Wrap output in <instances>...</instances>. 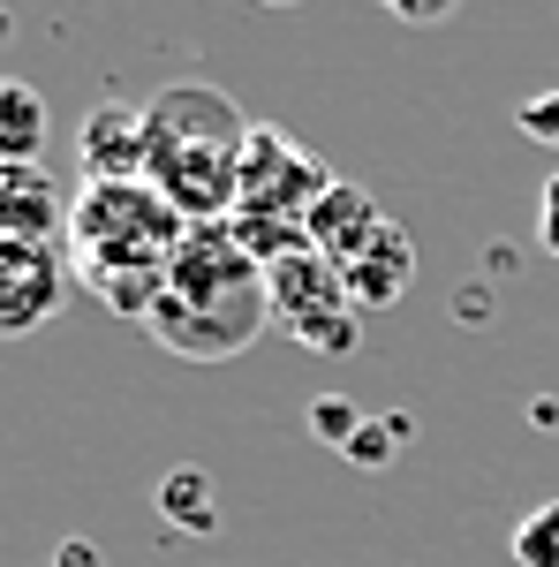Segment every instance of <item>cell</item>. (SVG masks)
<instances>
[{
    "mask_svg": "<svg viewBox=\"0 0 559 567\" xmlns=\"http://www.w3.org/2000/svg\"><path fill=\"white\" fill-rule=\"evenodd\" d=\"M152 122V189L167 197L189 227L235 213L242 189V144H250V114L235 106V91L219 84H167L144 99Z\"/></svg>",
    "mask_w": 559,
    "mask_h": 567,
    "instance_id": "cell-1",
    "label": "cell"
},
{
    "mask_svg": "<svg viewBox=\"0 0 559 567\" xmlns=\"http://www.w3.org/2000/svg\"><path fill=\"white\" fill-rule=\"evenodd\" d=\"M189 219L174 213L152 182H84L69 213V265L76 280L99 272H167Z\"/></svg>",
    "mask_w": 559,
    "mask_h": 567,
    "instance_id": "cell-2",
    "label": "cell"
},
{
    "mask_svg": "<svg viewBox=\"0 0 559 567\" xmlns=\"http://www.w3.org/2000/svg\"><path fill=\"white\" fill-rule=\"evenodd\" d=\"M265 296H272V326L310 355H355L363 349V310L348 296L341 265L318 258V250H296L265 272Z\"/></svg>",
    "mask_w": 559,
    "mask_h": 567,
    "instance_id": "cell-3",
    "label": "cell"
},
{
    "mask_svg": "<svg viewBox=\"0 0 559 567\" xmlns=\"http://www.w3.org/2000/svg\"><path fill=\"white\" fill-rule=\"evenodd\" d=\"M333 167L302 144V136L272 130V122H250V144H242V189H235V213H265V219H310V205L333 189Z\"/></svg>",
    "mask_w": 559,
    "mask_h": 567,
    "instance_id": "cell-4",
    "label": "cell"
},
{
    "mask_svg": "<svg viewBox=\"0 0 559 567\" xmlns=\"http://www.w3.org/2000/svg\"><path fill=\"white\" fill-rule=\"evenodd\" d=\"M144 326H152V341H159L167 355H189V363H227V355H242L265 326H272V296H265V288L219 296V303H174V296H159Z\"/></svg>",
    "mask_w": 559,
    "mask_h": 567,
    "instance_id": "cell-5",
    "label": "cell"
},
{
    "mask_svg": "<svg viewBox=\"0 0 559 567\" xmlns=\"http://www.w3.org/2000/svg\"><path fill=\"white\" fill-rule=\"evenodd\" d=\"M69 272L76 265L61 258V243H15V235H0V341L39 333L45 318L69 303Z\"/></svg>",
    "mask_w": 559,
    "mask_h": 567,
    "instance_id": "cell-6",
    "label": "cell"
},
{
    "mask_svg": "<svg viewBox=\"0 0 559 567\" xmlns=\"http://www.w3.org/2000/svg\"><path fill=\"white\" fill-rule=\"evenodd\" d=\"M242 288H265V265L235 243L227 219H205L182 235V250L167 265V296L174 303H219V296H242Z\"/></svg>",
    "mask_w": 559,
    "mask_h": 567,
    "instance_id": "cell-7",
    "label": "cell"
},
{
    "mask_svg": "<svg viewBox=\"0 0 559 567\" xmlns=\"http://www.w3.org/2000/svg\"><path fill=\"white\" fill-rule=\"evenodd\" d=\"M76 152H84V182H152V122L144 106H91L84 130H76Z\"/></svg>",
    "mask_w": 559,
    "mask_h": 567,
    "instance_id": "cell-8",
    "label": "cell"
},
{
    "mask_svg": "<svg viewBox=\"0 0 559 567\" xmlns=\"http://www.w3.org/2000/svg\"><path fill=\"white\" fill-rule=\"evenodd\" d=\"M69 189L53 182L45 159H23V167H0V235L15 243H61L69 235Z\"/></svg>",
    "mask_w": 559,
    "mask_h": 567,
    "instance_id": "cell-9",
    "label": "cell"
},
{
    "mask_svg": "<svg viewBox=\"0 0 559 567\" xmlns=\"http://www.w3.org/2000/svg\"><path fill=\"white\" fill-rule=\"evenodd\" d=\"M341 280H348V296H355L363 318H371V310H393L408 288H416V243H408V227L386 219V227H379V235L341 265Z\"/></svg>",
    "mask_w": 559,
    "mask_h": 567,
    "instance_id": "cell-10",
    "label": "cell"
},
{
    "mask_svg": "<svg viewBox=\"0 0 559 567\" xmlns=\"http://www.w3.org/2000/svg\"><path fill=\"white\" fill-rule=\"evenodd\" d=\"M379 227H386L379 197H371V189H355V182H333V189L310 205V219H302L310 250H318V258H333V265H348L371 235H379Z\"/></svg>",
    "mask_w": 559,
    "mask_h": 567,
    "instance_id": "cell-11",
    "label": "cell"
},
{
    "mask_svg": "<svg viewBox=\"0 0 559 567\" xmlns=\"http://www.w3.org/2000/svg\"><path fill=\"white\" fill-rule=\"evenodd\" d=\"M45 130H53L45 99L23 84V76H0V167L39 159V152H45Z\"/></svg>",
    "mask_w": 559,
    "mask_h": 567,
    "instance_id": "cell-12",
    "label": "cell"
},
{
    "mask_svg": "<svg viewBox=\"0 0 559 567\" xmlns=\"http://www.w3.org/2000/svg\"><path fill=\"white\" fill-rule=\"evenodd\" d=\"M152 499H159V515H167V523L182 529V537H213V529H219V492H213V477H205L197 462L167 470Z\"/></svg>",
    "mask_w": 559,
    "mask_h": 567,
    "instance_id": "cell-13",
    "label": "cell"
},
{
    "mask_svg": "<svg viewBox=\"0 0 559 567\" xmlns=\"http://www.w3.org/2000/svg\"><path fill=\"white\" fill-rule=\"evenodd\" d=\"M507 553H515V567H559V499L529 507V515L507 529Z\"/></svg>",
    "mask_w": 559,
    "mask_h": 567,
    "instance_id": "cell-14",
    "label": "cell"
},
{
    "mask_svg": "<svg viewBox=\"0 0 559 567\" xmlns=\"http://www.w3.org/2000/svg\"><path fill=\"white\" fill-rule=\"evenodd\" d=\"M363 424H371V416H363V401H348V393H318V401H310V439H318V446H341L348 454Z\"/></svg>",
    "mask_w": 559,
    "mask_h": 567,
    "instance_id": "cell-15",
    "label": "cell"
},
{
    "mask_svg": "<svg viewBox=\"0 0 559 567\" xmlns=\"http://www.w3.org/2000/svg\"><path fill=\"white\" fill-rule=\"evenodd\" d=\"M408 416H371L363 432H355V446H348V470H386V454L393 446H408Z\"/></svg>",
    "mask_w": 559,
    "mask_h": 567,
    "instance_id": "cell-16",
    "label": "cell"
},
{
    "mask_svg": "<svg viewBox=\"0 0 559 567\" xmlns=\"http://www.w3.org/2000/svg\"><path fill=\"white\" fill-rule=\"evenodd\" d=\"M515 130L529 136V144L559 152V91H529V99L515 106Z\"/></svg>",
    "mask_w": 559,
    "mask_h": 567,
    "instance_id": "cell-17",
    "label": "cell"
},
{
    "mask_svg": "<svg viewBox=\"0 0 559 567\" xmlns=\"http://www.w3.org/2000/svg\"><path fill=\"white\" fill-rule=\"evenodd\" d=\"M379 8H386L393 23H416V31H431V23H446L462 0H379Z\"/></svg>",
    "mask_w": 559,
    "mask_h": 567,
    "instance_id": "cell-18",
    "label": "cell"
},
{
    "mask_svg": "<svg viewBox=\"0 0 559 567\" xmlns=\"http://www.w3.org/2000/svg\"><path fill=\"white\" fill-rule=\"evenodd\" d=\"M537 243L559 258V175L545 182V197H537Z\"/></svg>",
    "mask_w": 559,
    "mask_h": 567,
    "instance_id": "cell-19",
    "label": "cell"
},
{
    "mask_svg": "<svg viewBox=\"0 0 559 567\" xmlns=\"http://www.w3.org/2000/svg\"><path fill=\"white\" fill-rule=\"evenodd\" d=\"M53 567H106V553H99V545H84V537H69V545L53 553Z\"/></svg>",
    "mask_w": 559,
    "mask_h": 567,
    "instance_id": "cell-20",
    "label": "cell"
},
{
    "mask_svg": "<svg viewBox=\"0 0 559 567\" xmlns=\"http://www.w3.org/2000/svg\"><path fill=\"white\" fill-rule=\"evenodd\" d=\"M258 8H296V0H258Z\"/></svg>",
    "mask_w": 559,
    "mask_h": 567,
    "instance_id": "cell-21",
    "label": "cell"
}]
</instances>
